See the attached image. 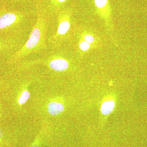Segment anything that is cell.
Listing matches in <instances>:
<instances>
[{
	"mask_svg": "<svg viewBox=\"0 0 147 147\" xmlns=\"http://www.w3.org/2000/svg\"><path fill=\"white\" fill-rule=\"evenodd\" d=\"M48 22L47 18L43 14L38 13L28 39L13 55L14 61L20 60L31 54L46 49Z\"/></svg>",
	"mask_w": 147,
	"mask_h": 147,
	"instance_id": "cell-1",
	"label": "cell"
},
{
	"mask_svg": "<svg viewBox=\"0 0 147 147\" xmlns=\"http://www.w3.org/2000/svg\"><path fill=\"white\" fill-rule=\"evenodd\" d=\"M24 15L18 12L9 11L0 15V31L19 25L24 21Z\"/></svg>",
	"mask_w": 147,
	"mask_h": 147,
	"instance_id": "cell-2",
	"label": "cell"
},
{
	"mask_svg": "<svg viewBox=\"0 0 147 147\" xmlns=\"http://www.w3.org/2000/svg\"><path fill=\"white\" fill-rule=\"evenodd\" d=\"M68 15L65 13H61L58 18L57 29L55 34L53 37V40L56 42L62 37L65 35L70 29V24Z\"/></svg>",
	"mask_w": 147,
	"mask_h": 147,
	"instance_id": "cell-3",
	"label": "cell"
},
{
	"mask_svg": "<svg viewBox=\"0 0 147 147\" xmlns=\"http://www.w3.org/2000/svg\"><path fill=\"white\" fill-rule=\"evenodd\" d=\"M47 63L49 67L55 71H64L67 69L69 67L67 61L63 58L56 56L53 57V59H50Z\"/></svg>",
	"mask_w": 147,
	"mask_h": 147,
	"instance_id": "cell-4",
	"label": "cell"
},
{
	"mask_svg": "<svg viewBox=\"0 0 147 147\" xmlns=\"http://www.w3.org/2000/svg\"><path fill=\"white\" fill-rule=\"evenodd\" d=\"M48 113L52 115H57L61 113L64 110L63 104L57 101H53L48 104Z\"/></svg>",
	"mask_w": 147,
	"mask_h": 147,
	"instance_id": "cell-5",
	"label": "cell"
},
{
	"mask_svg": "<svg viewBox=\"0 0 147 147\" xmlns=\"http://www.w3.org/2000/svg\"><path fill=\"white\" fill-rule=\"evenodd\" d=\"M115 106V102L113 100L105 101L101 105V113L104 115H109L113 111Z\"/></svg>",
	"mask_w": 147,
	"mask_h": 147,
	"instance_id": "cell-6",
	"label": "cell"
},
{
	"mask_svg": "<svg viewBox=\"0 0 147 147\" xmlns=\"http://www.w3.org/2000/svg\"><path fill=\"white\" fill-rule=\"evenodd\" d=\"M30 97V92L27 90H24L21 93L19 98H18V104L20 105H23L27 102Z\"/></svg>",
	"mask_w": 147,
	"mask_h": 147,
	"instance_id": "cell-7",
	"label": "cell"
},
{
	"mask_svg": "<svg viewBox=\"0 0 147 147\" xmlns=\"http://www.w3.org/2000/svg\"><path fill=\"white\" fill-rule=\"evenodd\" d=\"M94 2L97 8L100 9L105 8L108 3V0H94Z\"/></svg>",
	"mask_w": 147,
	"mask_h": 147,
	"instance_id": "cell-8",
	"label": "cell"
},
{
	"mask_svg": "<svg viewBox=\"0 0 147 147\" xmlns=\"http://www.w3.org/2000/svg\"><path fill=\"white\" fill-rule=\"evenodd\" d=\"M79 47L80 49L82 51H86L90 49V44L85 40H83L82 42H80Z\"/></svg>",
	"mask_w": 147,
	"mask_h": 147,
	"instance_id": "cell-9",
	"label": "cell"
},
{
	"mask_svg": "<svg viewBox=\"0 0 147 147\" xmlns=\"http://www.w3.org/2000/svg\"><path fill=\"white\" fill-rule=\"evenodd\" d=\"M41 134H40L36 137V139H35L32 144L30 145V147H40V141H41Z\"/></svg>",
	"mask_w": 147,
	"mask_h": 147,
	"instance_id": "cell-10",
	"label": "cell"
},
{
	"mask_svg": "<svg viewBox=\"0 0 147 147\" xmlns=\"http://www.w3.org/2000/svg\"><path fill=\"white\" fill-rule=\"evenodd\" d=\"M84 40L89 43H92L94 41V38L90 35H86L84 36Z\"/></svg>",
	"mask_w": 147,
	"mask_h": 147,
	"instance_id": "cell-11",
	"label": "cell"
},
{
	"mask_svg": "<svg viewBox=\"0 0 147 147\" xmlns=\"http://www.w3.org/2000/svg\"><path fill=\"white\" fill-rule=\"evenodd\" d=\"M67 0H52L51 3L53 5L57 6L65 2Z\"/></svg>",
	"mask_w": 147,
	"mask_h": 147,
	"instance_id": "cell-12",
	"label": "cell"
},
{
	"mask_svg": "<svg viewBox=\"0 0 147 147\" xmlns=\"http://www.w3.org/2000/svg\"><path fill=\"white\" fill-rule=\"evenodd\" d=\"M8 44L6 42H5L2 40L0 39V51L4 50L6 48Z\"/></svg>",
	"mask_w": 147,
	"mask_h": 147,
	"instance_id": "cell-13",
	"label": "cell"
},
{
	"mask_svg": "<svg viewBox=\"0 0 147 147\" xmlns=\"http://www.w3.org/2000/svg\"><path fill=\"white\" fill-rule=\"evenodd\" d=\"M4 132L2 129L0 128V143L1 142L2 139L3 137Z\"/></svg>",
	"mask_w": 147,
	"mask_h": 147,
	"instance_id": "cell-14",
	"label": "cell"
},
{
	"mask_svg": "<svg viewBox=\"0 0 147 147\" xmlns=\"http://www.w3.org/2000/svg\"><path fill=\"white\" fill-rule=\"evenodd\" d=\"M1 113H0V117H1Z\"/></svg>",
	"mask_w": 147,
	"mask_h": 147,
	"instance_id": "cell-15",
	"label": "cell"
}]
</instances>
